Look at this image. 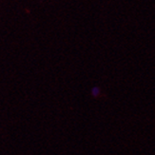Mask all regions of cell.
Here are the masks:
<instances>
[{"instance_id":"obj_1","label":"cell","mask_w":155,"mask_h":155,"mask_svg":"<svg viewBox=\"0 0 155 155\" xmlns=\"http://www.w3.org/2000/svg\"><path fill=\"white\" fill-rule=\"evenodd\" d=\"M100 89L98 87H93L92 89H91V95L93 97H98L99 96V94H100Z\"/></svg>"}]
</instances>
